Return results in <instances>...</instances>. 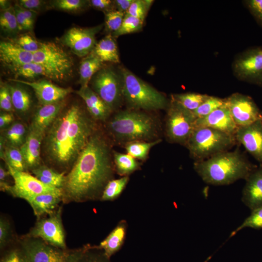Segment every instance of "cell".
Returning a JSON list of instances; mask_svg holds the SVG:
<instances>
[{
  "label": "cell",
  "instance_id": "cell-1",
  "mask_svg": "<svg viewBox=\"0 0 262 262\" xmlns=\"http://www.w3.org/2000/svg\"><path fill=\"white\" fill-rule=\"evenodd\" d=\"M107 140L96 131L75 164L65 175L62 202H82L100 199L113 180V156Z\"/></svg>",
  "mask_w": 262,
  "mask_h": 262
},
{
  "label": "cell",
  "instance_id": "cell-2",
  "mask_svg": "<svg viewBox=\"0 0 262 262\" xmlns=\"http://www.w3.org/2000/svg\"><path fill=\"white\" fill-rule=\"evenodd\" d=\"M96 131L94 120L78 104L63 109L45 132L43 155L50 167L68 172Z\"/></svg>",
  "mask_w": 262,
  "mask_h": 262
},
{
  "label": "cell",
  "instance_id": "cell-3",
  "mask_svg": "<svg viewBox=\"0 0 262 262\" xmlns=\"http://www.w3.org/2000/svg\"><path fill=\"white\" fill-rule=\"evenodd\" d=\"M257 167L239 149L222 152L194 164L202 180L213 185H229L240 179L246 180Z\"/></svg>",
  "mask_w": 262,
  "mask_h": 262
},
{
  "label": "cell",
  "instance_id": "cell-4",
  "mask_svg": "<svg viewBox=\"0 0 262 262\" xmlns=\"http://www.w3.org/2000/svg\"><path fill=\"white\" fill-rule=\"evenodd\" d=\"M107 128L116 142L125 144L133 141L157 140L155 138H157L160 129L153 116L131 109L115 113L108 120Z\"/></svg>",
  "mask_w": 262,
  "mask_h": 262
},
{
  "label": "cell",
  "instance_id": "cell-5",
  "mask_svg": "<svg viewBox=\"0 0 262 262\" xmlns=\"http://www.w3.org/2000/svg\"><path fill=\"white\" fill-rule=\"evenodd\" d=\"M123 99L131 109L154 111L168 107L161 93L124 67L121 70Z\"/></svg>",
  "mask_w": 262,
  "mask_h": 262
},
{
  "label": "cell",
  "instance_id": "cell-6",
  "mask_svg": "<svg viewBox=\"0 0 262 262\" xmlns=\"http://www.w3.org/2000/svg\"><path fill=\"white\" fill-rule=\"evenodd\" d=\"M237 143L235 136L211 128L196 127L185 147L195 162L228 151Z\"/></svg>",
  "mask_w": 262,
  "mask_h": 262
},
{
  "label": "cell",
  "instance_id": "cell-7",
  "mask_svg": "<svg viewBox=\"0 0 262 262\" xmlns=\"http://www.w3.org/2000/svg\"><path fill=\"white\" fill-rule=\"evenodd\" d=\"M33 62L45 69L50 79L64 81L72 75V58L55 42H40L39 49L33 53Z\"/></svg>",
  "mask_w": 262,
  "mask_h": 262
},
{
  "label": "cell",
  "instance_id": "cell-8",
  "mask_svg": "<svg viewBox=\"0 0 262 262\" xmlns=\"http://www.w3.org/2000/svg\"><path fill=\"white\" fill-rule=\"evenodd\" d=\"M31 262H75L85 250L87 245L74 249H63L43 240L26 236L18 238Z\"/></svg>",
  "mask_w": 262,
  "mask_h": 262
},
{
  "label": "cell",
  "instance_id": "cell-9",
  "mask_svg": "<svg viewBox=\"0 0 262 262\" xmlns=\"http://www.w3.org/2000/svg\"><path fill=\"white\" fill-rule=\"evenodd\" d=\"M196 119L193 112L171 99L165 119L167 139L171 143L185 146L195 129Z\"/></svg>",
  "mask_w": 262,
  "mask_h": 262
},
{
  "label": "cell",
  "instance_id": "cell-10",
  "mask_svg": "<svg viewBox=\"0 0 262 262\" xmlns=\"http://www.w3.org/2000/svg\"><path fill=\"white\" fill-rule=\"evenodd\" d=\"M91 81L92 90L112 112L120 106L123 99L122 78L112 68H101Z\"/></svg>",
  "mask_w": 262,
  "mask_h": 262
},
{
  "label": "cell",
  "instance_id": "cell-11",
  "mask_svg": "<svg viewBox=\"0 0 262 262\" xmlns=\"http://www.w3.org/2000/svg\"><path fill=\"white\" fill-rule=\"evenodd\" d=\"M62 213V207L59 206L53 213L37 219L33 227L25 235L40 238L59 248H67Z\"/></svg>",
  "mask_w": 262,
  "mask_h": 262
},
{
  "label": "cell",
  "instance_id": "cell-12",
  "mask_svg": "<svg viewBox=\"0 0 262 262\" xmlns=\"http://www.w3.org/2000/svg\"><path fill=\"white\" fill-rule=\"evenodd\" d=\"M14 180L5 192L15 197L26 200L29 198L44 193H54L62 195L61 189L48 186L26 171L16 170L7 166Z\"/></svg>",
  "mask_w": 262,
  "mask_h": 262
},
{
  "label": "cell",
  "instance_id": "cell-13",
  "mask_svg": "<svg viewBox=\"0 0 262 262\" xmlns=\"http://www.w3.org/2000/svg\"><path fill=\"white\" fill-rule=\"evenodd\" d=\"M233 70L241 80L262 86V46L252 47L241 54L234 61Z\"/></svg>",
  "mask_w": 262,
  "mask_h": 262
},
{
  "label": "cell",
  "instance_id": "cell-14",
  "mask_svg": "<svg viewBox=\"0 0 262 262\" xmlns=\"http://www.w3.org/2000/svg\"><path fill=\"white\" fill-rule=\"evenodd\" d=\"M102 27L101 24L90 28H71L62 37L61 41L75 55L85 57L94 49L97 44L96 35Z\"/></svg>",
  "mask_w": 262,
  "mask_h": 262
},
{
  "label": "cell",
  "instance_id": "cell-15",
  "mask_svg": "<svg viewBox=\"0 0 262 262\" xmlns=\"http://www.w3.org/2000/svg\"><path fill=\"white\" fill-rule=\"evenodd\" d=\"M226 100L232 119L238 127L262 120V112L249 96L235 93Z\"/></svg>",
  "mask_w": 262,
  "mask_h": 262
},
{
  "label": "cell",
  "instance_id": "cell-16",
  "mask_svg": "<svg viewBox=\"0 0 262 262\" xmlns=\"http://www.w3.org/2000/svg\"><path fill=\"white\" fill-rule=\"evenodd\" d=\"M9 80L31 87L41 105L52 104L64 100L65 98L72 91L70 87H61L45 80L28 81L11 79Z\"/></svg>",
  "mask_w": 262,
  "mask_h": 262
},
{
  "label": "cell",
  "instance_id": "cell-17",
  "mask_svg": "<svg viewBox=\"0 0 262 262\" xmlns=\"http://www.w3.org/2000/svg\"><path fill=\"white\" fill-rule=\"evenodd\" d=\"M234 136L237 142L242 145L254 159L262 164V120L238 127Z\"/></svg>",
  "mask_w": 262,
  "mask_h": 262
},
{
  "label": "cell",
  "instance_id": "cell-18",
  "mask_svg": "<svg viewBox=\"0 0 262 262\" xmlns=\"http://www.w3.org/2000/svg\"><path fill=\"white\" fill-rule=\"evenodd\" d=\"M195 126V128H211L233 135L238 128L232 119L227 103L209 115L196 118Z\"/></svg>",
  "mask_w": 262,
  "mask_h": 262
},
{
  "label": "cell",
  "instance_id": "cell-19",
  "mask_svg": "<svg viewBox=\"0 0 262 262\" xmlns=\"http://www.w3.org/2000/svg\"><path fill=\"white\" fill-rule=\"evenodd\" d=\"M26 140L19 148L27 170L41 164V151L44 134L29 127Z\"/></svg>",
  "mask_w": 262,
  "mask_h": 262
},
{
  "label": "cell",
  "instance_id": "cell-20",
  "mask_svg": "<svg viewBox=\"0 0 262 262\" xmlns=\"http://www.w3.org/2000/svg\"><path fill=\"white\" fill-rule=\"evenodd\" d=\"M245 180L242 200L252 211L262 206V166H257Z\"/></svg>",
  "mask_w": 262,
  "mask_h": 262
},
{
  "label": "cell",
  "instance_id": "cell-21",
  "mask_svg": "<svg viewBox=\"0 0 262 262\" xmlns=\"http://www.w3.org/2000/svg\"><path fill=\"white\" fill-rule=\"evenodd\" d=\"M0 60L9 69L33 62V53L25 51L11 40L0 43Z\"/></svg>",
  "mask_w": 262,
  "mask_h": 262
},
{
  "label": "cell",
  "instance_id": "cell-22",
  "mask_svg": "<svg viewBox=\"0 0 262 262\" xmlns=\"http://www.w3.org/2000/svg\"><path fill=\"white\" fill-rule=\"evenodd\" d=\"M77 93L84 101L88 113L94 120L108 119L112 110L92 88H80Z\"/></svg>",
  "mask_w": 262,
  "mask_h": 262
},
{
  "label": "cell",
  "instance_id": "cell-23",
  "mask_svg": "<svg viewBox=\"0 0 262 262\" xmlns=\"http://www.w3.org/2000/svg\"><path fill=\"white\" fill-rule=\"evenodd\" d=\"M64 100L41 105L35 112L29 127L45 135L49 128L64 109Z\"/></svg>",
  "mask_w": 262,
  "mask_h": 262
},
{
  "label": "cell",
  "instance_id": "cell-24",
  "mask_svg": "<svg viewBox=\"0 0 262 262\" xmlns=\"http://www.w3.org/2000/svg\"><path fill=\"white\" fill-rule=\"evenodd\" d=\"M31 206L37 218L53 213L62 201V195L54 193H44L35 196L26 200Z\"/></svg>",
  "mask_w": 262,
  "mask_h": 262
},
{
  "label": "cell",
  "instance_id": "cell-25",
  "mask_svg": "<svg viewBox=\"0 0 262 262\" xmlns=\"http://www.w3.org/2000/svg\"><path fill=\"white\" fill-rule=\"evenodd\" d=\"M126 230V222L121 221L98 246L109 258L121 247L125 238Z\"/></svg>",
  "mask_w": 262,
  "mask_h": 262
},
{
  "label": "cell",
  "instance_id": "cell-26",
  "mask_svg": "<svg viewBox=\"0 0 262 262\" xmlns=\"http://www.w3.org/2000/svg\"><path fill=\"white\" fill-rule=\"evenodd\" d=\"M91 52L103 62L118 63L120 62L117 44L111 34H107L97 43Z\"/></svg>",
  "mask_w": 262,
  "mask_h": 262
},
{
  "label": "cell",
  "instance_id": "cell-27",
  "mask_svg": "<svg viewBox=\"0 0 262 262\" xmlns=\"http://www.w3.org/2000/svg\"><path fill=\"white\" fill-rule=\"evenodd\" d=\"M103 62L92 52L84 57L79 66L81 88L88 86L93 76L102 68Z\"/></svg>",
  "mask_w": 262,
  "mask_h": 262
},
{
  "label": "cell",
  "instance_id": "cell-28",
  "mask_svg": "<svg viewBox=\"0 0 262 262\" xmlns=\"http://www.w3.org/2000/svg\"><path fill=\"white\" fill-rule=\"evenodd\" d=\"M8 85L14 109L20 114L28 112L32 105V98L29 91L20 83Z\"/></svg>",
  "mask_w": 262,
  "mask_h": 262
},
{
  "label": "cell",
  "instance_id": "cell-29",
  "mask_svg": "<svg viewBox=\"0 0 262 262\" xmlns=\"http://www.w3.org/2000/svg\"><path fill=\"white\" fill-rule=\"evenodd\" d=\"M31 171L43 183L62 190L65 181V173L58 172L45 164H40Z\"/></svg>",
  "mask_w": 262,
  "mask_h": 262
},
{
  "label": "cell",
  "instance_id": "cell-30",
  "mask_svg": "<svg viewBox=\"0 0 262 262\" xmlns=\"http://www.w3.org/2000/svg\"><path fill=\"white\" fill-rule=\"evenodd\" d=\"M28 129L23 122L15 121L5 129L1 135L6 145L20 148L26 140Z\"/></svg>",
  "mask_w": 262,
  "mask_h": 262
},
{
  "label": "cell",
  "instance_id": "cell-31",
  "mask_svg": "<svg viewBox=\"0 0 262 262\" xmlns=\"http://www.w3.org/2000/svg\"><path fill=\"white\" fill-rule=\"evenodd\" d=\"M113 156L116 171L123 177L132 173L139 167V163L128 154L113 151Z\"/></svg>",
  "mask_w": 262,
  "mask_h": 262
},
{
  "label": "cell",
  "instance_id": "cell-32",
  "mask_svg": "<svg viewBox=\"0 0 262 262\" xmlns=\"http://www.w3.org/2000/svg\"><path fill=\"white\" fill-rule=\"evenodd\" d=\"M162 141L160 139L152 141H137L127 143L125 149L127 154L134 159L145 160L151 148Z\"/></svg>",
  "mask_w": 262,
  "mask_h": 262
},
{
  "label": "cell",
  "instance_id": "cell-33",
  "mask_svg": "<svg viewBox=\"0 0 262 262\" xmlns=\"http://www.w3.org/2000/svg\"><path fill=\"white\" fill-rule=\"evenodd\" d=\"M210 96L196 93L174 94L171 99L183 108L193 112L196 110Z\"/></svg>",
  "mask_w": 262,
  "mask_h": 262
},
{
  "label": "cell",
  "instance_id": "cell-34",
  "mask_svg": "<svg viewBox=\"0 0 262 262\" xmlns=\"http://www.w3.org/2000/svg\"><path fill=\"white\" fill-rule=\"evenodd\" d=\"M16 77H22L28 79H34L40 76L48 78L45 69L40 65L33 62L10 68Z\"/></svg>",
  "mask_w": 262,
  "mask_h": 262
},
{
  "label": "cell",
  "instance_id": "cell-35",
  "mask_svg": "<svg viewBox=\"0 0 262 262\" xmlns=\"http://www.w3.org/2000/svg\"><path fill=\"white\" fill-rule=\"evenodd\" d=\"M18 238L15 235L12 225L7 217L1 215L0 217V252L18 241Z\"/></svg>",
  "mask_w": 262,
  "mask_h": 262
},
{
  "label": "cell",
  "instance_id": "cell-36",
  "mask_svg": "<svg viewBox=\"0 0 262 262\" xmlns=\"http://www.w3.org/2000/svg\"><path fill=\"white\" fill-rule=\"evenodd\" d=\"M0 262H31L23 246L18 241L0 252Z\"/></svg>",
  "mask_w": 262,
  "mask_h": 262
},
{
  "label": "cell",
  "instance_id": "cell-37",
  "mask_svg": "<svg viewBox=\"0 0 262 262\" xmlns=\"http://www.w3.org/2000/svg\"><path fill=\"white\" fill-rule=\"evenodd\" d=\"M7 166L20 171L27 169L19 148L5 145L4 160Z\"/></svg>",
  "mask_w": 262,
  "mask_h": 262
},
{
  "label": "cell",
  "instance_id": "cell-38",
  "mask_svg": "<svg viewBox=\"0 0 262 262\" xmlns=\"http://www.w3.org/2000/svg\"><path fill=\"white\" fill-rule=\"evenodd\" d=\"M129 180V177L127 176L118 179L111 180L106 185L100 200L109 201L117 198L125 188Z\"/></svg>",
  "mask_w": 262,
  "mask_h": 262
},
{
  "label": "cell",
  "instance_id": "cell-39",
  "mask_svg": "<svg viewBox=\"0 0 262 262\" xmlns=\"http://www.w3.org/2000/svg\"><path fill=\"white\" fill-rule=\"evenodd\" d=\"M0 26L1 30L8 35H15L20 30L16 21L14 6L1 10Z\"/></svg>",
  "mask_w": 262,
  "mask_h": 262
},
{
  "label": "cell",
  "instance_id": "cell-40",
  "mask_svg": "<svg viewBox=\"0 0 262 262\" xmlns=\"http://www.w3.org/2000/svg\"><path fill=\"white\" fill-rule=\"evenodd\" d=\"M226 104V100L213 96L209 97L193 112L196 118L205 117Z\"/></svg>",
  "mask_w": 262,
  "mask_h": 262
},
{
  "label": "cell",
  "instance_id": "cell-41",
  "mask_svg": "<svg viewBox=\"0 0 262 262\" xmlns=\"http://www.w3.org/2000/svg\"><path fill=\"white\" fill-rule=\"evenodd\" d=\"M143 22L140 19L125 14L120 28L112 35L115 38L119 36L139 31Z\"/></svg>",
  "mask_w": 262,
  "mask_h": 262
},
{
  "label": "cell",
  "instance_id": "cell-42",
  "mask_svg": "<svg viewBox=\"0 0 262 262\" xmlns=\"http://www.w3.org/2000/svg\"><path fill=\"white\" fill-rule=\"evenodd\" d=\"M75 262H111L110 258L98 246L87 245V247Z\"/></svg>",
  "mask_w": 262,
  "mask_h": 262
},
{
  "label": "cell",
  "instance_id": "cell-43",
  "mask_svg": "<svg viewBox=\"0 0 262 262\" xmlns=\"http://www.w3.org/2000/svg\"><path fill=\"white\" fill-rule=\"evenodd\" d=\"M105 29L108 34H112L121 27L125 14L116 10L105 13Z\"/></svg>",
  "mask_w": 262,
  "mask_h": 262
},
{
  "label": "cell",
  "instance_id": "cell-44",
  "mask_svg": "<svg viewBox=\"0 0 262 262\" xmlns=\"http://www.w3.org/2000/svg\"><path fill=\"white\" fill-rule=\"evenodd\" d=\"M251 228L259 229H262V206L251 211L250 215L235 230L232 232L230 236L235 234L245 228Z\"/></svg>",
  "mask_w": 262,
  "mask_h": 262
},
{
  "label": "cell",
  "instance_id": "cell-45",
  "mask_svg": "<svg viewBox=\"0 0 262 262\" xmlns=\"http://www.w3.org/2000/svg\"><path fill=\"white\" fill-rule=\"evenodd\" d=\"M11 40L25 51L32 53L37 51L40 47V42L28 33L20 35Z\"/></svg>",
  "mask_w": 262,
  "mask_h": 262
},
{
  "label": "cell",
  "instance_id": "cell-46",
  "mask_svg": "<svg viewBox=\"0 0 262 262\" xmlns=\"http://www.w3.org/2000/svg\"><path fill=\"white\" fill-rule=\"evenodd\" d=\"M89 1L82 0H57L53 1V6L60 10L75 12L82 10Z\"/></svg>",
  "mask_w": 262,
  "mask_h": 262
},
{
  "label": "cell",
  "instance_id": "cell-47",
  "mask_svg": "<svg viewBox=\"0 0 262 262\" xmlns=\"http://www.w3.org/2000/svg\"><path fill=\"white\" fill-rule=\"evenodd\" d=\"M0 107L7 112H11L14 110L8 85L2 83L0 87Z\"/></svg>",
  "mask_w": 262,
  "mask_h": 262
},
{
  "label": "cell",
  "instance_id": "cell-48",
  "mask_svg": "<svg viewBox=\"0 0 262 262\" xmlns=\"http://www.w3.org/2000/svg\"><path fill=\"white\" fill-rule=\"evenodd\" d=\"M148 11L144 0H134L127 14L144 21Z\"/></svg>",
  "mask_w": 262,
  "mask_h": 262
},
{
  "label": "cell",
  "instance_id": "cell-49",
  "mask_svg": "<svg viewBox=\"0 0 262 262\" xmlns=\"http://www.w3.org/2000/svg\"><path fill=\"white\" fill-rule=\"evenodd\" d=\"M246 3L257 22L262 26V0H249Z\"/></svg>",
  "mask_w": 262,
  "mask_h": 262
},
{
  "label": "cell",
  "instance_id": "cell-50",
  "mask_svg": "<svg viewBox=\"0 0 262 262\" xmlns=\"http://www.w3.org/2000/svg\"><path fill=\"white\" fill-rule=\"evenodd\" d=\"M14 8L20 31L32 30L33 26L28 20L23 11L21 9L20 6L18 4H16L15 5Z\"/></svg>",
  "mask_w": 262,
  "mask_h": 262
},
{
  "label": "cell",
  "instance_id": "cell-51",
  "mask_svg": "<svg viewBox=\"0 0 262 262\" xmlns=\"http://www.w3.org/2000/svg\"><path fill=\"white\" fill-rule=\"evenodd\" d=\"M89 3L95 9L107 12L115 10L114 0H91Z\"/></svg>",
  "mask_w": 262,
  "mask_h": 262
},
{
  "label": "cell",
  "instance_id": "cell-52",
  "mask_svg": "<svg viewBox=\"0 0 262 262\" xmlns=\"http://www.w3.org/2000/svg\"><path fill=\"white\" fill-rule=\"evenodd\" d=\"M20 6L37 12L45 4V1L40 0H20L17 3Z\"/></svg>",
  "mask_w": 262,
  "mask_h": 262
},
{
  "label": "cell",
  "instance_id": "cell-53",
  "mask_svg": "<svg viewBox=\"0 0 262 262\" xmlns=\"http://www.w3.org/2000/svg\"><path fill=\"white\" fill-rule=\"evenodd\" d=\"M14 121V116L11 112H4L0 115V128L5 129L11 125Z\"/></svg>",
  "mask_w": 262,
  "mask_h": 262
},
{
  "label": "cell",
  "instance_id": "cell-54",
  "mask_svg": "<svg viewBox=\"0 0 262 262\" xmlns=\"http://www.w3.org/2000/svg\"><path fill=\"white\" fill-rule=\"evenodd\" d=\"M134 0H114L115 10L123 13L125 15L127 14L130 6Z\"/></svg>",
  "mask_w": 262,
  "mask_h": 262
},
{
  "label": "cell",
  "instance_id": "cell-55",
  "mask_svg": "<svg viewBox=\"0 0 262 262\" xmlns=\"http://www.w3.org/2000/svg\"><path fill=\"white\" fill-rule=\"evenodd\" d=\"M20 7L28 20L33 26L37 12Z\"/></svg>",
  "mask_w": 262,
  "mask_h": 262
},
{
  "label": "cell",
  "instance_id": "cell-56",
  "mask_svg": "<svg viewBox=\"0 0 262 262\" xmlns=\"http://www.w3.org/2000/svg\"><path fill=\"white\" fill-rule=\"evenodd\" d=\"M0 7L1 10H4L8 9L11 7V6L10 4L9 1L6 0H0Z\"/></svg>",
  "mask_w": 262,
  "mask_h": 262
},
{
  "label": "cell",
  "instance_id": "cell-57",
  "mask_svg": "<svg viewBox=\"0 0 262 262\" xmlns=\"http://www.w3.org/2000/svg\"><path fill=\"white\" fill-rule=\"evenodd\" d=\"M144 1L148 10L154 2V1L152 0H144Z\"/></svg>",
  "mask_w": 262,
  "mask_h": 262
}]
</instances>
